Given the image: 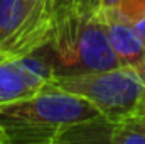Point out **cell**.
<instances>
[{"label":"cell","mask_w":145,"mask_h":144,"mask_svg":"<svg viewBox=\"0 0 145 144\" xmlns=\"http://www.w3.org/2000/svg\"><path fill=\"white\" fill-rule=\"evenodd\" d=\"M111 9L130 22L145 42V0H120Z\"/></svg>","instance_id":"30bf717a"},{"label":"cell","mask_w":145,"mask_h":144,"mask_svg":"<svg viewBox=\"0 0 145 144\" xmlns=\"http://www.w3.org/2000/svg\"><path fill=\"white\" fill-rule=\"evenodd\" d=\"M69 0H51V10L54 12L56 9H59V7H63L64 3H68Z\"/></svg>","instance_id":"8fae6325"},{"label":"cell","mask_w":145,"mask_h":144,"mask_svg":"<svg viewBox=\"0 0 145 144\" xmlns=\"http://www.w3.org/2000/svg\"><path fill=\"white\" fill-rule=\"evenodd\" d=\"M111 144H145V114L115 122Z\"/></svg>","instance_id":"9c48e42d"},{"label":"cell","mask_w":145,"mask_h":144,"mask_svg":"<svg viewBox=\"0 0 145 144\" xmlns=\"http://www.w3.org/2000/svg\"><path fill=\"white\" fill-rule=\"evenodd\" d=\"M101 20L106 27L108 39L116 53L121 66H128L145 83V42L135 27L118 15L113 9L100 10Z\"/></svg>","instance_id":"5b68a950"},{"label":"cell","mask_w":145,"mask_h":144,"mask_svg":"<svg viewBox=\"0 0 145 144\" xmlns=\"http://www.w3.org/2000/svg\"><path fill=\"white\" fill-rule=\"evenodd\" d=\"M113 127H115V122L105 115L74 122L61 131V134L56 139V144H111Z\"/></svg>","instance_id":"52a82bcc"},{"label":"cell","mask_w":145,"mask_h":144,"mask_svg":"<svg viewBox=\"0 0 145 144\" xmlns=\"http://www.w3.org/2000/svg\"><path fill=\"white\" fill-rule=\"evenodd\" d=\"M0 144H8V137H7V134L3 132L2 127H0Z\"/></svg>","instance_id":"4fadbf2b"},{"label":"cell","mask_w":145,"mask_h":144,"mask_svg":"<svg viewBox=\"0 0 145 144\" xmlns=\"http://www.w3.org/2000/svg\"><path fill=\"white\" fill-rule=\"evenodd\" d=\"M22 3H24L22 26L7 44V51L15 59L49 42L52 34L51 0H22Z\"/></svg>","instance_id":"277c9868"},{"label":"cell","mask_w":145,"mask_h":144,"mask_svg":"<svg viewBox=\"0 0 145 144\" xmlns=\"http://www.w3.org/2000/svg\"><path fill=\"white\" fill-rule=\"evenodd\" d=\"M19 70L24 73L27 81L36 88L37 92L47 88L52 80L56 78V61H54V51L49 42L39 46L36 49L19 56L14 59Z\"/></svg>","instance_id":"8992f818"},{"label":"cell","mask_w":145,"mask_h":144,"mask_svg":"<svg viewBox=\"0 0 145 144\" xmlns=\"http://www.w3.org/2000/svg\"><path fill=\"white\" fill-rule=\"evenodd\" d=\"M34 93H37V90L27 81L14 59L0 63V105L31 97Z\"/></svg>","instance_id":"ba28073f"},{"label":"cell","mask_w":145,"mask_h":144,"mask_svg":"<svg viewBox=\"0 0 145 144\" xmlns=\"http://www.w3.org/2000/svg\"><path fill=\"white\" fill-rule=\"evenodd\" d=\"M56 76L106 71L121 66L93 0H69L52 12Z\"/></svg>","instance_id":"6da1fadb"},{"label":"cell","mask_w":145,"mask_h":144,"mask_svg":"<svg viewBox=\"0 0 145 144\" xmlns=\"http://www.w3.org/2000/svg\"><path fill=\"white\" fill-rule=\"evenodd\" d=\"M120 0H101V9H111L118 3Z\"/></svg>","instance_id":"7c38bea8"},{"label":"cell","mask_w":145,"mask_h":144,"mask_svg":"<svg viewBox=\"0 0 145 144\" xmlns=\"http://www.w3.org/2000/svg\"><path fill=\"white\" fill-rule=\"evenodd\" d=\"M103 115L81 95L47 87L31 97L0 105V127L8 144H56L61 131L74 122Z\"/></svg>","instance_id":"7a4b0ae2"},{"label":"cell","mask_w":145,"mask_h":144,"mask_svg":"<svg viewBox=\"0 0 145 144\" xmlns=\"http://www.w3.org/2000/svg\"><path fill=\"white\" fill-rule=\"evenodd\" d=\"M49 87L84 97L113 122L145 114V83L128 66L56 76Z\"/></svg>","instance_id":"3957f363"}]
</instances>
